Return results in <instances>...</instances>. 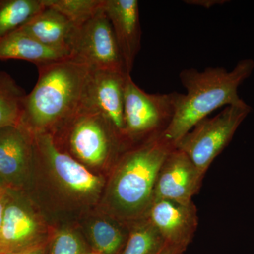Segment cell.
Wrapping results in <instances>:
<instances>
[{"instance_id": "obj_27", "label": "cell", "mask_w": 254, "mask_h": 254, "mask_svg": "<svg viewBox=\"0 0 254 254\" xmlns=\"http://www.w3.org/2000/svg\"><path fill=\"white\" fill-rule=\"evenodd\" d=\"M6 187V185H4V182H3L2 180L0 179V189L1 188V187Z\"/></svg>"}, {"instance_id": "obj_19", "label": "cell", "mask_w": 254, "mask_h": 254, "mask_svg": "<svg viewBox=\"0 0 254 254\" xmlns=\"http://www.w3.org/2000/svg\"><path fill=\"white\" fill-rule=\"evenodd\" d=\"M168 244L148 220L135 227L120 254H160Z\"/></svg>"}, {"instance_id": "obj_13", "label": "cell", "mask_w": 254, "mask_h": 254, "mask_svg": "<svg viewBox=\"0 0 254 254\" xmlns=\"http://www.w3.org/2000/svg\"><path fill=\"white\" fill-rule=\"evenodd\" d=\"M148 220L168 245L185 251L197 225L193 204L185 205L164 199L153 200Z\"/></svg>"}, {"instance_id": "obj_23", "label": "cell", "mask_w": 254, "mask_h": 254, "mask_svg": "<svg viewBox=\"0 0 254 254\" xmlns=\"http://www.w3.org/2000/svg\"><path fill=\"white\" fill-rule=\"evenodd\" d=\"M10 190H11V189L7 187H1L0 189V230H1V225H2L6 203H7L8 200H9Z\"/></svg>"}, {"instance_id": "obj_14", "label": "cell", "mask_w": 254, "mask_h": 254, "mask_svg": "<svg viewBox=\"0 0 254 254\" xmlns=\"http://www.w3.org/2000/svg\"><path fill=\"white\" fill-rule=\"evenodd\" d=\"M103 9L111 23L127 72L131 74L133 64L141 46L138 1L137 0H103Z\"/></svg>"}, {"instance_id": "obj_20", "label": "cell", "mask_w": 254, "mask_h": 254, "mask_svg": "<svg viewBox=\"0 0 254 254\" xmlns=\"http://www.w3.org/2000/svg\"><path fill=\"white\" fill-rule=\"evenodd\" d=\"M43 4L53 8L71 21L75 26L86 22L102 7L103 0H42Z\"/></svg>"}, {"instance_id": "obj_5", "label": "cell", "mask_w": 254, "mask_h": 254, "mask_svg": "<svg viewBox=\"0 0 254 254\" xmlns=\"http://www.w3.org/2000/svg\"><path fill=\"white\" fill-rule=\"evenodd\" d=\"M245 103L229 105L213 118L202 120L178 142L182 150L204 175L215 158L229 144L237 128L252 112Z\"/></svg>"}, {"instance_id": "obj_4", "label": "cell", "mask_w": 254, "mask_h": 254, "mask_svg": "<svg viewBox=\"0 0 254 254\" xmlns=\"http://www.w3.org/2000/svg\"><path fill=\"white\" fill-rule=\"evenodd\" d=\"M58 131L61 132L60 138L53 140L56 145L63 143L60 150L92 167L108 163L122 139L101 113L83 102L53 133Z\"/></svg>"}, {"instance_id": "obj_6", "label": "cell", "mask_w": 254, "mask_h": 254, "mask_svg": "<svg viewBox=\"0 0 254 254\" xmlns=\"http://www.w3.org/2000/svg\"><path fill=\"white\" fill-rule=\"evenodd\" d=\"M179 93H146L128 75L125 88V136L150 141L163 136L173 121Z\"/></svg>"}, {"instance_id": "obj_26", "label": "cell", "mask_w": 254, "mask_h": 254, "mask_svg": "<svg viewBox=\"0 0 254 254\" xmlns=\"http://www.w3.org/2000/svg\"><path fill=\"white\" fill-rule=\"evenodd\" d=\"M184 252L185 251L180 250V249L177 248L176 247L167 245L166 247H165V249L162 251L161 253L160 254H179Z\"/></svg>"}, {"instance_id": "obj_11", "label": "cell", "mask_w": 254, "mask_h": 254, "mask_svg": "<svg viewBox=\"0 0 254 254\" xmlns=\"http://www.w3.org/2000/svg\"><path fill=\"white\" fill-rule=\"evenodd\" d=\"M34 152L33 134L22 125L0 128V179L6 187L22 185Z\"/></svg>"}, {"instance_id": "obj_29", "label": "cell", "mask_w": 254, "mask_h": 254, "mask_svg": "<svg viewBox=\"0 0 254 254\" xmlns=\"http://www.w3.org/2000/svg\"><path fill=\"white\" fill-rule=\"evenodd\" d=\"M184 254V252H182V253H180V254Z\"/></svg>"}, {"instance_id": "obj_25", "label": "cell", "mask_w": 254, "mask_h": 254, "mask_svg": "<svg viewBox=\"0 0 254 254\" xmlns=\"http://www.w3.org/2000/svg\"><path fill=\"white\" fill-rule=\"evenodd\" d=\"M0 254H45V248L43 245L38 244V245L29 247V248L24 249V250Z\"/></svg>"}, {"instance_id": "obj_2", "label": "cell", "mask_w": 254, "mask_h": 254, "mask_svg": "<svg viewBox=\"0 0 254 254\" xmlns=\"http://www.w3.org/2000/svg\"><path fill=\"white\" fill-rule=\"evenodd\" d=\"M254 69L252 59L240 60L230 71L222 67H208L202 71L184 69L179 77L187 93H179L175 116L162 136L176 146L197 123L215 110L243 101L238 88Z\"/></svg>"}, {"instance_id": "obj_28", "label": "cell", "mask_w": 254, "mask_h": 254, "mask_svg": "<svg viewBox=\"0 0 254 254\" xmlns=\"http://www.w3.org/2000/svg\"><path fill=\"white\" fill-rule=\"evenodd\" d=\"M86 254H97L95 252H88V253H86Z\"/></svg>"}, {"instance_id": "obj_8", "label": "cell", "mask_w": 254, "mask_h": 254, "mask_svg": "<svg viewBox=\"0 0 254 254\" xmlns=\"http://www.w3.org/2000/svg\"><path fill=\"white\" fill-rule=\"evenodd\" d=\"M33 136L37 153L49 165L64 187L80 195L98 192L102 185L100 177L71 155L61 151L55 145L52 134L42 133Z\"/></svg>"}, {"instance_id": "obj_3", "label": "cell", "mask_w": 254, "mask_h": 254, "mask_svg": "<svg viewBox=\"0 0 254 254\" xmlns=\"http://www.w3.org/2000/svg\"><path fill=\"white\" fill-rule=\"evenodd\" d=\"M176 148L163 136L144 142L124 153L112 182L110 197L115 209L125 216L149 210L155 183L165 159Z\"/></svg>"}, {"instance_id": "obj_15", "label": "cell", "mask_w": 254, "mask_h": 254, "mask_svg": "<svg viewBox=\"0 0 254 254\" xmlns=\"http://www.w3.org/2000/svg\"><path fill=\"white\" fill-rule=\"evenodd\" d=\"M45 6L44 9L19 30L44 46L71 54L70 43L74 25L59 11Z\"/></svg>"}, {"instance_id": "obj_7", "label": "cell", "mask_w": 254, "mask_h": 254, "mask_svg": "<svg viewBox=\"0 0 254 254\" xmlns=\"http://www.w3.org/2000/svg\"><path fill=\"white\" fill-rule=\"evenodd\" d=\"M70 52L90 69L129 74L103 5L93 17L75 26Z\"/></svg>"}, {"instance_id": "obj_10", "label": "cell", "mask_w": 254, "mask_h": 254, "mask_svg": "<svg viewBox=\"0 0 254 254\" xmlns=\"http://www.w3.org/2000/svg\"><path fill=\"white\" fill-rule=\"evenodd\" d=\"M203 177L190 158L182 150L175 148L165 159L159 172L153 200L192 205V197L198 190Z\"/></svg>"}, {"instance_id": "obj_17", "label": "cell", "mask_w": 254, "mask_h": 254, "mask_svg": "<svg viewBox=\"0 0 254 254\" xmlns=\"http://www.w3.org/2000/svg\"><path fill=\"white\" fill-rule=\"evenodd\" d=\"M45 7L42 0L0 1V39L19 30Z\"/></svg>"}, {"instance_id": "obj_16", "label": "cell", "mask_w": 254, "mask_h": 254, "mask_svg": "<svg viewBox=\"0 0 254 254\" xmlns=\"http://www.w3.org/2000/svg\"><path fill=\"white\" fill-rule=\"evenodd\" d=\"M70 56L68 52L44 46L21 30L0 39V60H26L38 66Z\"/></svg>"}, {"instance_id": "obj_18", "label": "cell", "mask_w": 254, "mask_h": 254, "mask_svg": "<svg viewBox=\"0 0 254 254\" xmlns=\"http://www.w3.org/2000/svg\"><path fill=\"white\" fill-rule=\"evenodd\" d=\"M26 96L9 77L0 76V128L20 125Z\"/></svg>"}, {"instance_id": "obj_12", "label": "cell", "mask_w": 254, "mask_h": 254, "mask_svg": "<svg viewBox=\"0 0 254 254\" xmlns=\"http://www.w3.org/2000/svg\"><path fill=\"white\" fill-rule=\"evenodd\" d=\"M41 232L36 215L11 189L0 230V254L16 252L41 244Z\"/></svg>"}, {"instance_id": "obj_9", "label": "cell", "mask_w": 254, "mask_h": 254, "mask_svg": "<svg viewBox=\"0 0 254 254\" xmlns=\"http://www.w3.org/2000/svg\"><path fill=\"white\" fill-rule=\"evenodd\" d=\"M128 75L91 69L82 100L101 113L122 138H125L124 102Z\"/></svg>"}, {"instance_id": "obj_24", "label": "cell", "mask_w": 254, "mask_h": 254, "mask_svg": "<svg viewBox=\"0 0 254 254\" xmlns=\"http://www.w3.org/2000/svg\"><path fill=\"white\" fill-rule=\"evenodd\" d=\"M187 4L195 5L205 9H210L216 5L225 4L227 1L225 0H187L185 1Z\"/></svg>"}, {"instance_id": "obj_1", "label": "cell", "mask_w": 254, "mask_h": 254, "mask_svg": "<svg viewBox=\"0 0 254 254\" xmlns=\"http://www.w3.org/2000/svg\"><path fill=\"white\" fill-rule=\"evenodd\" d=\"M37 67L38 81L25 98L20 125L32 134H52L81 105L91 69L71 56Z\"/></svg>"}, {"instance_id": "obj_21", "label": "cell", "mask_w": 254, "mask_h": 254, "mask_svg": "<svg viewBox=\"0 0 254 254\" xmlns=\"http://www.w3.org/2000/svg\"><path fill=\"white\" fill-rule=\"evenodd\" d=\"M91 237L97 254H120L125 245L122 232L105 220H98L92 225Z\"/></svg>"}, {"instance_id": "obj_22", "label": "cell", "mask_w": 254, "mask_h": 254, "mask_svg": "<svg viewBox=\"0 0 254 254\" xmlns=\"http://www.w3.org/2000/svg\"><path fill=\"white\" fill-rule=\"evenodd\" d=\"M84 245L79 237L70 231L57 234L52 242L50 254H86Z\"/></svg>"}]
</instances>
